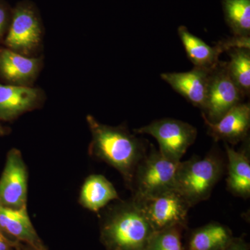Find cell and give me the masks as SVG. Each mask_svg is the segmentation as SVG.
I'll use <instances>...</instances> for the list:
<instances>
[{"mask_svg":"<svg viewBox=\"0 0 250 250\" xmlns=\"http://www.w3.org/2000/svg\"><path fill=\"white\" fill-rule=\"evenodd\" d=\"M86 120L93 139L91 152L119 171L131 187L135 170L147 152V145L125 127L102 124L91 115Z\"/></svg>","mask_w":250,"mask_h":250,"instance_id":"cell-1","label":"cell"},{"mask_svg":"<svg viewBox=\"0 0 250 250\" xmlns=\"http://www.w3.org/2000/svg\"><path fill=\"white\" fill-rule=\"evenodd\" d=\"M154 231L141 206L131 199L105 219L101 240L108 250H146Z\"/></svg>","mask_w":250,"mask_h":250,"instance_id":"cell-2","label":"cell"},{"mask_svg":"<svg viewBox=\"0 0 250 250\" xmlns=\"http://www.w3.org/2000/svg\"><path fill=\"white\" fill-rule=\"evenodd\" d=\"M223 162L214 154L180 161L175 175V189L190 206L209 198L223 173Z\"/></svg>","mask_w":250,"mask_h":250,"instance_id":"cell-3","label":"cell"},{"mask_svg":"<svg viewBox=\"0 0 250 250\" xmlns=\"http://www.w3.org/2000/svg\"><path fill=\"white\" fill-rule=\"evenodd\" d=\"M179 163L167 160L152 144L149 145L133 176L130 187L133 191V200L143 201L175 189V175Z\"/></svg>","mask_w":250,"mask_h":250,"instance_id":"cell-4","label":"cell"},{"mask_svg":"<svg viewBox=\"0 0 250 250\" xmlns=\"http://www.w3.org/2000/svg\"><path fill=\"white\" fill-rule=\"evenodd\" d=\"M42 24L39 10L29 1L18 3L12 9L4 45L14 52L32 57L40 49Z\"/></svg>","mask_w":250,"mask_h":250,"instance_id":"cell-5","label":"cell"},{"mask_svg":"<svg viewBox=\"0 0 250 250\" xmlns=\"http://www.w3.org/2000/svg\"><path fill=\"white\" fill-rule=\"evenodd\" d=\"M134 131L136 134L152 136L159 143L161 155L176 163L180 162L197 136L195 126L186 122L169 118L156 120L149 125L135 129Z\"/></svg>","mask_w":250,"mask_h":250,"instance_id":"cell-6","label":"cell"},{"mask_svg":"<svg viewBox=\"0 0 250 250\" xmlns=\"http://www.w3.org/2000/svg\"><path fill=\"white\" fill-rule=\"evenodd\" d=\"M244 98L229 74L228 62L220 61L210 72L202 118L216 123Z\"/></svg>","mask_w":250,"mask_h":250,"instance_id":"cell-7","label":"cell"},{"mask_svg":"<svg viewBox=\"0 0 250 250\" xmlns=\"http://www.w3.org/2000/svg\"><path fill=\"white\" fill-rule=\"evenodd\" d=\"M137 202L154 231L175 226L187 228L191 206L176 189Z\"/></svg>","mask_w":250,"mask_h":250,"instance_id":"cell-8","label":"cell"},{"mask_svg":"<svg viewBox=\"0 0 250 250\" xmlns=\"http://www.w3.org/2000/svg\"><path fill=\"white\" fill-rule=\"evenodd\" d=\"M177 32L188 58L193 63L194 67L212 70L220 62L219 57L224 52L233 47L250 49V38L233 36L231 39L220 41L215 46H210L193 35L185 26H179Z\"/></svg>","mask_w":250,"mask_h":250,"instance_id":"cell-9","label":"cell"},{"mask_svg":"<svg viewBox=\"0 0 250 250\" xmlns=\"http://www.w3.org/2000/svg\"><path fill=\"white\" fill-rule=\"evenodd\" d=\"M27 172L21 153L13 149L9 152L0 179V206L22 208L26 206Z\"/></svg>","mask_w":250,"mask_h":250,"instance_id":"cell-10","label":"cell"},{"mask_svg":"<svg viewBox=\"0 0 250 250\" xmlns=\"http://www.w3.org/2000/svg\"><path fill=\"white\" fill-rule=\"evenodd\" d=\"M204 121L208 127V134L215 141H223L235 146L248 139L250 128V104H238L216 123Z\"/></svg>","mask_w":250,"mask_h":250,"instance_id":"cell-11","label":"cell"},{"mask_svg":"<svg viewBox=\"0 0 250 250\" xmlns=\"http://www.w3.org/2000/svg\"><path fill=\"white\" fill-rule=\"evenodd\" d=\"M45 99L42 89L0 83V119L11 121L39 107Z\"/></svg>","mask_w":250,"mask_h":250,"instance_id":"cell-12","label":"cell"},{"mask_svg":"<svg viewBox=\"0 0 250 250\" xmlns=\"http://www.w3.org/2000/svg\"><path fill=\"white\" fill-rule=\"evenodd\" d=\"M41 57H27L0 48V76L9 84L32 86L42 67Z\"/></svg>","mask_w":250,"mask_h":250,"instance_id":"cell-13","label":"cell"},{"mask_svg":"<svg viewBox=\"0 0 250 250\" xmlns=\"http://www.w3.org/2000/svg\"><path fill=\"white\" fill-rule=\"evenodd\" d=\"M210 71L211 70L194 67L188 72L163 73L161 77L174 91L202 111L205 107Z\"/></svg>","mask_w":250,"mask_h":250,"instance_id":"cell-14","label":"cell"},{"mask_svg":"<svg viewBox=\"0 0 250 250\" xmlns=\"http://www.w3.org/2000/svg\"><path fill=\"white\" fill-rule=\"evenodd\" d=\"M243 149L236 151L225 143L228 159L227 185L233 195L249 198L250 196V160L249 139Z\"/></svg>","mask_w":250,"mask_h":250,"instance_id":"cell-15","label":"cell"},{"mask_svg":"<svg viewBox=\"0 0 250 250\" xmlns=\"http://www.w3.org/2000/svg\"><path fill=\"white\" fill-rule=\"evenodd\" d=\"M0 229L19 241L25 242L36 250H44L28 215L26 206L17 209L0 206Z\"/></svg>","mask_w":250,"mask_h":250,"instance_id":"cell-16","label":"cell"},{"mask_svg":"<svg viewBox=\"0 0 250 250\" xmlns=\"http://www.w3.org/2000/svg\"><path fill=\"white\" fill-rule=\"evenodd\" d=\"M233 238L229 228L213 222L191 231L188 238L187 250H223Z\"/></svg>","mask_w":250,"mask_h":250,"instance_id":"cell-17","label":"cell"},{"mask_svg":"<svg viewBox=\"0 0 250 250\" xmlns=\"http://www.w3.org/2000/svg\"><path fill=\"white\" fill-rule=\"evenodd\" d=\"M117 199H119V196L113 184L100 174L88 177L81 191V204L94 212H98Z\"/></svg>","mask_w":250,"mask_h":250,"instance_id":"cell-18","label":"cell"},{"mask_svg":"<svg viewBox=\"0 0 250 250\" xmlns=\"http://www.w3.org/2000/svg\"><path fill=\"white\" fill-rule=\"evenodd\" d=\"M221 4L233 36L250 38V0H222Z\"/></svg>","mask_w":250,"mask_h":250,"instance_id":"cell-19","label":"cell"},{"mask_svg":"<svg viewBox=\"0 0 250 250\" xmlns=\"http://www.w3.org/2000/svg\"><path fill=\"white\" fill-rule=\"evenodd\" d=\"M228 71L231 80L245 97L250 94V49L233 47L227 51Z\"/></svg>","mask_w":250,"mask_h":250,"instance_id":"cell-20","label":"cell"},{"mask_svg":"<svg viewBox=\"0 0 250 250\" xmlns=\"http://www.w3.org/2000/svg\"><path fill=\"white\" fill-rule=\"evenodd\" d=\"M182 227L175 226L154 231L146 250H184L182 242Z\"/></svg>","mask_w":250,"mask_h":250,"instance_id":"cell-21","label":"cell"},{"mask_svg":"<svg viewBox=\"0 0 250 250\" xmlns=\"http://www.w3.org/2000/svg\"><path fill=\"white\" fill-rule=\"evenodd\" d=\"M12 9L6 1L0 0V40L4 37L9 29Z\"/></svg>","mask_w":250,"mask_h":250,"instance_id":"cell-22","label":"cell"},{"mask_svg":"<svg viewBox=\"0 0 250 250\" xmlns=\"http://www.w3.org/2000/svg\"><path fill=\"white\" fill-rule=\"evenodd\" d=\"M223 250H250V246L242 237H233L232 241Z\"/></svg>","mask_w":250,"mask_h":250,"instance_id":"cell-23","label":"cell"},{"mask_svg":"<svg viewBox=\"0 0 250 250\" xmlns=\"http://www.w3.org/2000/svg\"><path fill=\"white\" fill-rule=\"evenodd\" d=\"M12 243L7 239L6 236L0 233V250H11Z\"/></svg>","mask_w":250,"mask_h":250,"instance_id":"cell-24","label":"cell"},{"mask_svg":"<svg viewBox=\"0 0 250 250\" xmlns=\"http://www.w3.org/2000/svg\"><path fill=\"white\" fill-rule=\"evenodd\" d=\"M6 134V131H5V130L4 128H3V126H1V125H0V136H1V135H4Z\"/></svg>","mask_w":250,"mask_h":250,"instance_id":"cell-25","label":"cell"},{"mask_svg":"<svg viewBox=\"0 0 250 250\" xmlns=\"http://www.w3.org/2000/svg\"><path fill=\"white\" fill-rule=\"evenodd\" d=\"M0 233H1V234H4V233L2 232V231H1V230L0 229Z\"/></svg>","mask_w":250,"mask_h":250,"instance_id":"cell-26","label":"cell"}]
</instances>
